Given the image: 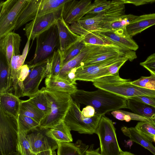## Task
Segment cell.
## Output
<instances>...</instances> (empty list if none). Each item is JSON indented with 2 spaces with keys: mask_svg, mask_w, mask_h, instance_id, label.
<instances>
[{
  "mask_svg": "<svg viewBox=\"0 0 155 155\" xmlns=\"http://www.w3.org/2000/svg\"><path fill=\"white\" fill-rule=\"evenodd\" d=\"M71 96L78 104L93 107L95 114L101 116L110 111L127 108L126 99L100 89L91 91L78 89Z\"/></svg>",
  "mask_w": 155,
  "mask_h": 155,
  "instance_id": "1",
  "label": "cell"
},
{
  "mask_svg": "<svg viewBox=\"0 0 155 155\" xmlns=\"http://www.w3.org/2000/svg\"><path fill=\"white\" fill-rule=\"evenodd\" d=\"M50 104V111L41 122L40 127L48 129L59 124L64 120L72 100L68 93L42 88Z\"/></svg>",
  "mask_w": 155,
  "mask_h": 155,
  "instance_id": "2",
  "label": "cell"
},
{
  "mask_svg": "<svg viewBox=\"0 0 155 155\" xmlns=\"http://www.w3.org/2000/svg\"><path fill=\"white\" fill-rule=\"evenodd\" d=\"M18 119L0 108V150L2 155L18 153Z\"/></svg>",
  "mask_w": 155,
  "mask_h": 155,
  "instance_id": "3",
  "label": "cell"
},
{
  "mask_svg": "<svg viewBox=\"0 0 155 155\" xmlns=\"http://www.w3.org/2000/svg\"><path fill=\"white\" fill-rule=\"evenodd\" d=\"M36 39V45L34 57L27 64L30 69L49 59L59 48L60 39L56 23L38 35Z\"/></svg>",
  "mask_w": 155,
  "mask_h": 155,
  "instance_id": "4",
  "label": "cell"
},
{
  "mask_svg": "<svg viewBox=\"0 0 155 155\" xmlns=\"http://www.w3.org/2000/svg\"><path fill=\"white\" fill-rule=\"evenodd\" d=\"M80 105L72 99L64 121L71 130L80 134H92L95 133L102 116L96 114L91 118L82 115Z\"/></svg>",
  "mask_w": 155,
  "mask_h": 155,
  "instance_id": "5",
  "label": "cell"
},
{
  "mask_svg": "<svg viewBox=\"0 0 155 155\" xmlns=\"http://www.w3.org/2000/svg\"><path fill=\"white\" fill-rule=\"evenodd\" d=\"M95 134L99 137L102 155H120L122 152L118 143L113 123L104 115L101 116Z\"/></svg>",
  "mask_w": 155,
  "mask_h": 155,
  "instance_id": "6",
  "label": "cell"
},
{
  "mask_svg": "<svg viewBox=\"0 0 155 155\" xmlns=\"http://www.w3.org/2000/svg\"><path fill=\"white\" fill-rule=\"evenodd\" d=\"M29 0H7L0 4V38L14 30L17 21Z\"/></svg>",
  "mask_w": 155,
  "mask_h": 155,
  "instance_id": "7",
  "label": "cell"
},
{
  "mask_svg": "<svg viewBox=\"0 0 155 155\" xmlns=\"http://www.w3.org/2000/svg\"><path fill=\"white\" fill-rule=\"evenodd\" d=\"M120 56L127 57L130 61L137 58L135 51L125 49L111 44L101 46L82 62L78 67L88 66Z\"/></svg>",
  "mask_w": 155,
  "mask_h": 155,
  "instance_id": "8",
  "label": "cell"
},
{
  "mask_svg": "<svg viewBox=\"0 0 155 155\" xmlns=\"http://www.w3.org/2000/svg\"><path fill=\"white\" fill-rule=\"evenodd\" d=\"M93 85L98 89L106 91L127 100L139 96L155 97V90L133 85L130 81L114 84L93 82Z\"/></svg>",
  "mask_w": 155,
  "mask_h": 155,
  "instance_id": "9",
  "label": "cell"
},
{
  "mask_svg": "<svg viewBox=\"0 0 155 155\" xmlns=\"http://www.w3.org/2000/svg\"><path fill=\"white\" fill-rule=\"evenodd\" d=\"M126 58L128 59L127 57L120 56L88 66L78 67L75 72L76 80L92 82L97 78L108 76L107 68L109 66Z\"/></svg>",
  "mask_w": 155,
  "mask_h": 155,
  "instance_id": "10",
  "label": "cell"
},
{
  "mask_svg": "<svg viewBox=\"0 0 155 155\" xmlns=\"http://www.w3.org/2000/svg\"><path fill=\"white\" fill-rule=\"evenodd\" d=\"M93 7L91 0H68L64 5L61 15L68 24L77 22Z\"/></svg>",
  "mask_w": 155,
  "mask_h": 155,
  "instance_id": "11",
  "label": "cell"
},
{
  "mask_svg": "<svg viewBox=\"0 0 155 155\" xmlns=\"http://www.w3.org/2000/svg\"><path fill=\"white\" fill-rule=\"evenodd\" d=\"M23 82L22 97H29L39 90V85L42 80L50 75L48 60L34 66Z\"/></svg>",
  "mask_w": 155,
  "mask_h": 155,
  "instance_id": "12",
  "label": "cell"
},
{
  "mask_svg": "<svg viewBox=\"0 0 155 155\" xmlns=\"http://www.w3.org/2000/svg\"><path fill=\"white\" fill-rule=\"evenodd\" d=\"M61 12L51 13L37 17L26 24L23 30L28 39L34 40L41 34L55 24Z\"/></svg>",
  "mask_w": 155,
  "mask_h": 155,
  "instance_id": "13",
  "label": "cell"
},
{
  "mask_svg": "<svg viewBox=\"0 0 155 155\" xmlns=\"http://www.w3.org/2000/svg\"><path fill=\"white\" fill-rule=\"evenodd\" d=\"M47 130L39 127L27 134L32 151L36 154L48 150L54 152L58 148V143L46 134Z\"/></svg>",
  "mask_w": 155,
  "mask_h": 155,
  "instance_id": "14",
  "label": "cell"
},
{
  "mask_svg": "<svg viewBox=\"0 0 155 155\" xmlns=\"http://www.w3.org/2000/svg\"><path fill=\"white\" fill-rule=\"evenodd\" d=\"M21 41L20 35L12 31L0 38V53L5 57L11 73L12 58L13 55L20 54V47Z\"/></svg>",
  "mask_w": 155,
  "mask_h": 155,
  "instance_id": "15",
  "label": "cell"
},
{
  "mask_svg": "<svg viewBox=\"0 0 155 155\" xmlns=\"http://www.w3.org/2000/svg\"><path fill=\"white\" fill-rule=\"evenodd\" d=\"M95 32L111 44L124 49L135 51L139 48L137 44L127 32L107 30Z\"/></svg>",
  "mask_w": 155,
  "mask_h": 155,
  "instance_id": "16",
  "label": "cell"
},
{
  "mask_svg": "<svg viewBox=\"0 0 155 155\" xmlns=\"http://www.w3.org/2000/svg\"><path fill=\"white\" fill-rule=\"evenodd\" d=\"M56 23L60 39L59 49L61 51H64L77 41L80 36L71 29L68 24L65 22L61 15L57 19Z\"/></svg>",
  "mask_w": 155,
  "mask_h": 155,
  "instance_id": "17",
  "label": "cell"
},
{
  "mask_svg": "<svg viewBox=\"0 0 155 155\" xmlns=\"http://www.w3.org/2000/svg\"><path fill=\"white\" fill-rule=\"evenodd\" d=\"M69 27L74 32L82 37L86 44L104 46L111 44L96 32L84 28L77 22L71 24Z\"/></svg>",
  "mask_w": 155,
  "mask_h": 155,
  "instance_id": "18",
  "label": "cell"
},
{
  "mask_svg": "<svg viewBox=\"0 0 155 155\" xmlns=\"http://www.w3.org/2000/svg\"><path fill=\"white\" fill-rule=\"evenodd\" d=\"M155 25V13L142 15L137 17L126 27L131 37L141 33Z\"/></svg>",
  "mask_w": 155,
  "mask_h": 155,
  "instance_id": "19",
  "label": "cell"
},
{
  "mask_svg": "<svg viewBox=\"0 0 155 155\" xmlns=\"http://www.w3.org/2000/svg\"><path fill=\"white\" fill-rule=\"evenodd\" d=\"M123 0L111 1L109 8L104 12L103 19L99 25V30L101 31L116 19L125 15V6Z\"/></svg>",
  "mask_w": 155,
  "mask_h": 155,
  "instance_id": "20",
  "label": "cell"
},
{
  "mask_svg": "<svg viewBox=\"0 0 155 155\" xmlns=\"http://www.w3.org/2000/svg\"><path fill=\"white\" fill-rule=\"evenodd\" d=\"M45 83V87L48 89L68 93L71 95L78 89L75 85L58 76L50 75L46 78Z\"/></svg>",
  "mask_w": 155,
  "mask_h": 155,
  "instance_id": "21",
  "label": "cell"
},
{
  "mask_svg": "<svg viewBox=\"0 0 155 155\" xmlns=\"http://www.w3.org/2000/svg\"><path fill=\"white\" fill-rule=\"evenodd\" d=\"M101 46L86 44L85 47L77 56L62 66L58 76L63 78L73 69L78 68L82 62Z\"/></svg>",
  "mask_w": 155,
  "mask_h": 155,
  "instance_id": "22",
  "label": "cell"
},
{
  "mask_svg": "<svg viewBox=\"0 0 155 155\" xmlns=\"http://www.w3.org/2000/svg\"><path fill=\"white\" fill-rule=\"evenodd\" d=\"M21 101L14 94L8 91L0 94V108L17 118Z\"/></svg>",
  "mask_w": 155,
  "mask_h": 155,
  "instance_id": "23",
  "label": "cell"
},
{
  "mask_svg": "<svg viewBox=\"0 0 155 155\" xmlns=\"http://www.w3.org/2000/svg\"><path fill=\"white\" fill-rule=\"evenodd\" d=\"M41 0H29L19 16L14 30L18 29L28 22L37 17Z\"/></svg>",
  "mask_w": 155,
  "mask_h": 155,
  "instance_id": "24",
  "label": "cell"
},
{
  "mask_svg": "<svg viewBox=\"0 0 155 155\" xmlns=\"http://www.w3.org/2000/svg\"><path fill=\"white\" fill-rule=\"evenodd\" d=\"M71 130L64 120L51 128L47 129L48 136L55 140L58 143L73 141Z\"/></svg>",
  "mask_w": 155,
  "mask_h": 155,
  "instance_id": "25",
  "label": "cell"
},
{
  "mask_svg": "<svg viewBox=\"0 0 155 155\" xmlns=\"http://www.w3.org/2000/svg\"><path fill=\"white\" fill-rule=\"evenodd\" d=\"M58 155H85L89 145L82 140H78L75 143L61 142L58 143Z\"/></svg>",
  "mask_w": 155,
  "mask_h": 155,
  "instance_id": "26",
  "label": "cell"
},
{
  "mask_svg": "<svg viewBox=\"0 0 155 155\" xmlns=\"http://www.w3.org/2000/svg\"><path fill=\"white\" fill-rule=\"evenodd\" d=\"M127 108L149 119L155 124V107L131 99H127Z\"/></svg>",
  "mask_w": 155,
  "mask_h": 155,
  "instance_id": "27",
  "label": "cell"
},
{
  "mask_svg": "<svg viewBox=\"0 0 155 155\" xmlns=\"http://www.w3.org/2000/svg\"><path fill=\"white\" fill-rule=\"evenodd\" d=\"M123 133L128 137L130 140L142 146L155 155V147L152 141L148 139L140 133L135 127H124L121 128Z\"/></svg>",
  "mask_w": 155,
  "mask_h": 155,
  "instance_id": "28",
  "label": "cell"
},
{
  "mask_svg": "<svg viewBox=\"0 0 155 155\" xmlns=\"http://www.w3.org/2000/svg\"><path fill=\"white\" fill-rule=\"evenodd\" d=\"M19 114L30 117L39 124L46 115L29 99L21 101Z\"/></svg>",
  "mask_w": 155,
  "mask_h": 155,
  "instance_id": "29",
  "label": "cell"
},
{
  "mask_svg": "<svg viewBox=\"0 0 155 155\" xmlns=\"http://www.w3.org/2000/svg\"><path fill=\"white\" fill-rule=\"evenodd\" d=\"M12 85L11 73L5 57L1 54L0 61V94L10 90Z\"/></svg>",
  "mask_w": 155,
  "mask_h": 155,
  "instance_id": "30",
  "label": "cell"
},
{
  "mask_svg": "<svg viewBox=\"0 0 155 155\" xmlns=\"http://www.w3.org/2000/svg\"><path fill=\"white\" fill-rule=\"evenodd\" d=\"M68 0H41L37 17L52 13L61 12Z\"/></svg>",
  "mask_w": 155,
  "mask_h": 155,
  "instance_id": "31",
  "label": "cell"
},
{
  "mask_svg": "<svg viewBox=\"0 0 155 155\" xmlns=\"http://www.w3.org/2000/svg\"><path fill=\"white\" fill-rule=\"evenodd\" d=\"M104 12L82 17L77 22L83 28L90 31L97 32L99 25L104 18Z\"/></svg>",
  "mask_w": 155,
  "mask_h": 155,
  "instance_id": "32",
  "label": "cell"
},
{
  "mask_svg": "<svg viewBox=\"0 0 155 155\" xmlns=\"http://www.w3.org/2000/svg\"><path fill=\"white\" fill-rule=\"evenodd\" d=\"M30 38L28 39L27 42L21 54L13 55L12 58L11 67L12 85L15 80L17 73L20 68L24 65V62L27 55L29 47Z\"/></svg>",
  "mask_w": 155,
  "mask_h": 155,
  "instance_id": "33",
  "label": "cell"
},
{
  "mask_svg": "<svg viewBox=\"0 0 155 155\" xmlns=\"http://www.w3.org/2000/svg\"><path fill=\"white\" fill-rule=\"evenodd\" d=\"M86 44L80 36L75 42L62 52V65L77 56L85 47Z\"/></svg>",
  "mask_w": 155,
  "mask_h": 155,
  "instance_id": "34",
  "label": "cell"
},
{
  "mask_svg": "<svg viewBox=\"0 0 155 155\" xmlns=\"http://www.w3.org/2000/svg\"><path fill=\"white\" fill-rule=\"evenodd\" d=\"M137 17V16L131 14L123 15L110 24L104 29L101 31H127V26Z\"/></svg>",
  "mask_w": 155,
  "mask_h": 155,
  "instance_id": "35",
  "label": "cell"
},
{
  "mask_svg": "<svg viewBox=\"0 0 155 155\" xmlns=\"http://www.w3.org/2000/svg\"><path fill=\"white\" fill-rule=\"evenodd\" d=\"M17 150L20 155H37L32 151L28 139L27 133L24 131L19 126Z\"/></svg>",
  "mask_w": 155,
  "mask_h": 155,
  "instance_id": "36",
  "label": "cell"
},
{
  "mask_svg": "<svg viewBox=\"0 0 155 155\" xmlns=\"http://www.w3.org/2000/svg\"><path fill=\"white\" fill-rule=\"evenodd\" d=\"M30 100L46 115L50 111V107L46 95L41 88L36 94L29 97Z\"/></svg>",
  "mask_w": 155,
  "mask_h": 155,
  "instance_id": "37",
  "label": "cell"
},
{
  "mask_svg": "<svg viewBox=\"0 0 155 155\" xmlns=\"http://www.w3.org/2000/svg\"><path fill=\"white\" fill-rule=\"evenodd\" d=\"M48 60L50 75L58 76L62 65V51L58 48Z\"/></svg>",
  "mask_w": 155,
  "mask_h": 155,
  "instance_id": "38",
  "label": "cell"
},
{
  "mask_svg": "<svg viewBox=\"0 0 155 155\" xmlns=\"http://www.w3.org/2000/svg\"><path fill=\"white\" fill-rule=\"evenodd\" d=\"M17 119L19 126L27 134L40 127L39 123L27 116L19 114Z\"/></svg>",
  "mask_w": 155,
  "mask_h": 155,
  "instance_id": "39",
  "label": "cell"
},
{
  "mask_svg": "<svg viewBox=\"0 0 155 155\" xmlns=\"http://www.w3.org/2000/svg\"><path fill=\"white\" fill-rule=\"evenodd\" d=\"M135 128L141 134L153 141L155 135V124L151 122L140 121L137 124Z\"/></svg>",
  "mask_w": 155,
  "mask_h": 155,
  "instance_id": "40",
  "label": "cell"
},
{
  "mask_svg": "<svg viewBox=\"0 0 155 155\" xmlns=\"http://www.w3.org/2000/svg\"><path fill=\"white\" fill-rule=\"evenodd\" d=\"M150 74V76H141L137 80L130 81V83L141 87L155 91V74Z\"/></svg>",
  "mask_w": 155,
  "mask_h": 155,
  "instance_id": "41",
  "label": "cell"
},
{
  "mask_svg": "<svg viewBox=\"0 0 155 155\" xmlns=\"http://www.w3.org/2000/svg\"><path fill=\"white\" fill-rule=\"evenodd\" d=\"M111 1L106 0H96L93 3V8L86 15H94L104 12L110 8Z\"/></svg>",
  "mask_w": 155,
  "mask_h": 155,
  "instance_id": "42",
  "label": "cell"
},
{
  "mask_svg": "<svg viewBox=\"0 0 155 155\" xmlns=\"http://www.w3.org/2000/svg\"><path fill=\"white\" fill-rule=\"evenodd\" d=\"M130 81V79H123L119 76V74L100 78L92 82H97L106 84H114Z\"/></svg>",
  "mask_w": 155,
  "mask_h": 155,
  "instance_id": "43",
  "label": "cell"
},
{
  "mask_svg": "<svg viewBox=\"0 0 155 155\" xmlns=\"http://www.w3.org/2000/svg\"><path fill=\"white\" fill-rule=\"evenodd\" d=\"M140 65L148 71L150 73L155 74V53L149 56Z\"/></svg>",
  "mask_w": 155,
  "mask_h": 155,
  "instance_id": "44",
  "label": "cell"
},
{
  "mask_svg": "<svg viewBox=\"0 0 155 155\" xmlns=\"http://www.w3.org/2000/svg\"><path fill=\"white\" fill-rule=\"evenodd\" d=\"M143 103L155 107V97L148 96H139L132 97L130 99Z\"/></svg>",
  "mask_w": 155,
  "mask_h": 155,
  "instance_id": "45",
  "label": "cell"
},
{
  "mask_svg": "<svg viewBox=\"0 0 155 155\" xmlns=\"http://www.w3.org/2000/svg\"><path fill=\"white\" fill-rule=\"evenodd\" d=\"M128 60V58H126L109 66L107 69L109 75H114L118 74V71L120 68Z\"/></svg>",
  "mask_w": 155,
  "mask_h": 155,
  "instance_id": "46",
  "label": "cell"
},
{
  "mask_svg": "<svg viewBox=\"0 0 155 155\" xmlns=\"http://www.w3.org/2000/svg\"><path fill=\"white\" fill-rule=\"evenodd\" d=\"M82 114L87 118H91L95 114V110L94 108L90 105L86 106L81 111Z\"/></svg>",
  "mask_w": 155,
  "mask_h": 155,
  "instance_id": "47",
  "label": "cell"
},
{
  "mask_svg": "<svg viewBox=\"0 0 155 155\" xmlns=\"http://www.w3.org/2000/svg\"><path fill=\"white\" fill-rule=\"evenodd\" d=\"M125 4H131L137 6L155 2V0H123Z\"/></svg>",
  "mask_w": 155,
  "mask_h": 155,
  "instance_id": "48",
  "label": "cell"
},
{
  "mask_svg": "<svg viewBox=\"0 0 155 155\" xmlns=\"http://www.w3.org/2000/svg\"><path fill=\"white\" fill-rule=\"evenodd\" d=\"M112 115L117 119L120 120H124L125 114L122 110H114L111 112Z\"/></svg>",
  "mask_w": 155,
  "mask_h": 155,
  "instance_id": "49",
  "label": "cell"
},
{
  "mask_svg": "<svg viewBox=\"0 0 155 155\" xmlns=\"http://www.w3.org/2000/svg\"><path fill=\"white\" fill-rule=\"evenodd\" d=\"M100 148H98L95 150L88 148L86 151L85 155H102L99 152Z\"/></svg>",
  "mask_w": 155,
  "mask_h": 155,
  "instance_id": "50",
  "label": "cell"
},
{
  "mask_svg": "<svg viewBox=\"0 0 155 155\" xmlns=\"http://www.w3.org/2000/svg\"><path fill=\"white\" fill-rule=\"evenodd\" d=\"M53 151L51 150H48L41 152L37 154V155H52Z\"/></svg>",
  "mask_w": 155,
  "mask_h": 155,
  "instance_id": "51",
  "label": "cell"
},
{
  "mask_svg": "<svg viewBox=\"0 0 155 155\" xmlns=\"http://www.w3.org/2000/svg\"><path fill=\"white\" fill-rule=\"evenodd\" d=\"M120 155H136L127 151H123L121 153Z\"/></svg>",
  "mask_w": 155,
  "mask_h": 155,
  "instance_id": "52",
  "label": "cell"
},
{
  "mask_svg": "<svg viewBox=\"0 0 155 155\" xmlns=\"http://www.w3.org/2000/svg\"><path fill=\"white\" fill-rule=\"evenodd\" d=\"M153 141L154 142H155V135L154 136L153 138Z\"/></svg>",
  "mask_w": 155,
  "mask_h": 155,
  "instance_id": "53",
  "label": "cell"
},
{
  "mask_svg": "<svg viewBox=\"0 0 155 155\" xmlns=\"http://www.w3.org/2000/svg\"><path fill=\"white\" fill-rule=\"evenodd\" d=\"M12 155H20L19 153H18H18H16Z\"/></svg>",
  "mask_w": 155,
  "mask_h": 155,
  "instance_id": "54",
  "label": "cell"
},
{
  "mask_svg": "<svg viewBox=\"0 0 155 155\" xmlns=\"http://www.w3.org/2000/svg\"><path fill=\"white\" fill-rule=\"evenodd\" d=\"M54 152H53V153H52V155H54Z\"/></svg>",
  "mask_w": 155,
  "mask_h": 155,
  "instance_id": "55",
  "label": "cell"
}]
</instances>
